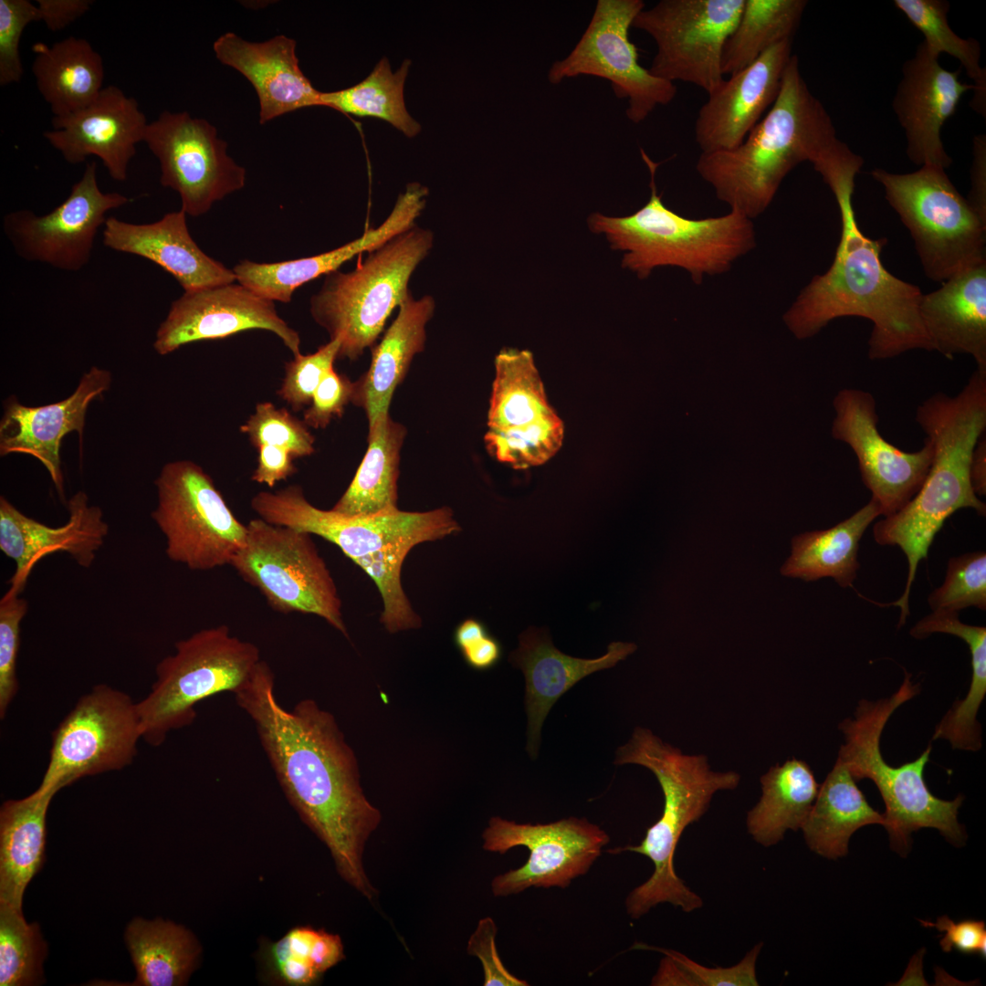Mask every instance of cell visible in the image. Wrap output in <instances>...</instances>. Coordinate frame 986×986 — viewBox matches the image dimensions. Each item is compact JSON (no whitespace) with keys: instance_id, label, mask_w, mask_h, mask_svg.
<instances>
[{"instance_id":"obj_17","label":"cell","mask_w":986,"mask_h":986,"mask_svg":"<svg viewBox=\"0 0 986 986\" xmlns=\"http://www.w3.org/2000/svg\"><path fill=\"white\" fill-rule=\"evenodd\" d=\"M482 839V847L488 852L505 854L516 846L530 852L520 867L493 878L495 897L519 894L530 887L566 888L590 870L610 841L601 827L576 817L533 824L494 816Z\"/></svg>"},{"instance_id":"obj_38","label":"cell","mask_w":986,"mask_h":986,"mask_svg":"<svg viewBox=\"0 0 986 986\" xmlns=\"http://www.w3.org/2000/svg\"><path fill=\"white\" fill-rule=\"evenodd\" d=\"M405 427L389 412L369 425L368 447L351 484L331 509L349 516L397 509V480Z\"/></svg>"},{"instance_id":"obj_28","label":"cell","mask_w":986,"mask_h":986,"mask_svg":"<svg viewBox=\"0 0 986 986\" xmlns=\"http://www.w3.org/2000/svg\"><path fill=\"white\" fill-rule=\"evenodd\" d=\"M297 43L283 35L249 42L226 33L213 45L216 58L240 72L254 87L259 101V122L303 108L323 106L316 89L299 68Z\"/></svg>"},{"instance_id":"obj_10","label":"cell","mask_w":986,"mask_h":986,"mask_svg":"<svg viewBox=\"0 0 986 986\" xmlns=\"http://www.w3.org/2000/svg\"><path fill=\"white\" fill-rule=\"evenodd\" d=\"M174 647L157 664L149 694L137 702L142 739L152 746L191 725L198 703L223 692L236 694L262 660L255 644L232 635L225 624L202 629Z\"/></svg>"},{"instance_id":"obj_18","label":"cell","mask_w":986,"mask_h":986,"mask_svg":"<svg viewBox=\"0 0 986 986\" xmlns=\"http://www.w3.org/2000/svg\"><path fill=\"white\" fill-rule=\"evenodd\" d=\"M143 142L159 161L162 185L179 194L187 215L205 214L245 185V168L227 155V143L206 120L164 110L148 123Z\"/></svg>"},{"instance_id":"obj_42","label":"cell","mask_w":986,"mask_h":986,"mask_svg":"<svg viewBox=\"0 0 986 986\" xmlns=\"http://www.w3.org/2000/svg\"><path fill=\"white\" fill-rule=\"evenodd\" d=\"M410 61L404 60L393 73L386 58L361 82L347 89L321 92L324 107L358 117H373L391 123L408 137L415 136L420 124L411 117L404 100V87Z\"/></svg>"},{"instance_id":"obj_32","label":"cell","mask_w":986,"mask_h":986,"mask_svg":"<svg viewBox=\"0 0 986 986\" xmlns=\"http://www.w3.org/2000/svg\"><path fill=\"white\" fill-rule=\"evenodd\" d=\"M435 302L432 296L414 299L410 293L382 340L372 352L369 369L354 383L351 402L362 407L369 425L389 405L396 387L405 377L414 356L422 352L426 341V325L432 319Z\"/></svg>"},{"instance_id":"obj_35","label":"cell","mask_w":986,"mask_h":986,"mask_svg":"<svg viewBox=\"0 0 986 986\" xmlns=\"http://www.w3.org/2000/svg\"><path fill=\"white\" fill-rule=\"evenodd\" d=\"M885 823L884 814L869 804L847 767L836 760L819 787L802 830L813 852L837 859L847 854L849 839L856 830Z\"/></svg>"},{"instance_id":"obj_43","label":"cell","mask_w":986,"mask_h":986,"mask_svg":"<svg viewBox=\"0 0 986 986\" xmlns=\"http://www.w3.org/2000/svg\"><path fill=\"white\" fill-rule=\"evenodd\" d=\"M894 5L924 36V44L934 55L947 53L960 61L968 77L973 80L974 97L971 107L979 113L986 112V70L980 65L981 46L975 39L958 36L949 26V4L944 0H895Z\"/></svg>"},{"instance_id":"obj_39","label":"cell","mask_w":986,"mask_h":986,"mask_svg":"<svg viewBox=\"0 0 986 986\" xmlns=\"http://www.w3.org/2000/svg\"><path fill=\"white\" fill-rule=\"evenodd\" d=\"M125 940L137 973L134 985H184L201 952L190 931L163 919L134 918L127 927Z\"/></svg>"},{"instance_id":"obj_15","label":"cell","mask_w":986,"mask_h":986,"mask_svg":"<svg viewBox=\"0 0 986 986\" xmlns=\"http://www.w3.org/2000/svg\"><path fill=\"white\" fill-rule=\"evenodd\" d=\"M645 8L642 0H598L585 31L570 54L552 63L548 80L557 85L581 75L602 78L614 95L627 100L626 117L644 121L657 107L677 95L675 83L653 76L639 64L629 29Z\"/></svg>"},{"instance_id":"obj_59","label":"cell","mask_w":986,"mask_h":986,"mask_svg":"<svg viewBox=\"0 0 986 986\" xmlns=\"http://www.w3.org/2000/svg\"><path fill=\"white\" fill-rule=\"evenodd\" d=\"M970 179L971 189L967 200L977 215L986 222V141L984 135L974 138Z\"/></svg>"},{"instance_id":"obj_23","label":"cell","mask_w":986,"mask_h":986,"mask_svg":"<svg viewBox=\"0 0 986 986\" xmlns=\"http://www.w3.org/2000/svg\"><path fill=\"white\" fill-rule=\"evenodd\" d=\"M938 56L921 42L902 68L893 109L905 131L907 154L917 165L943 169L952 163L941 140V129L973 84L960 80V70L944 68Z\"/></svg>"},{"instance_id":"obj_20","label":"cell","mask_w":986,"mask_h":986,"mask_svg":"<svg viewBox=\"0 0 986 986\" xmlns=\"http://www.w3.org/2000/svg\"><path fill=\"white\" fill-rule=\"evenodd\" d=\"M832 435L856 456L862 480L887 517L901 509L919 490L929 470L933 449L925 439L918 451L907 452L889 443L877 427L872 393L856 388L840 390L833 400Z\"/></svg>"},{"instance_id":"obj_4","label":"cell","mask_w":986,"mask_h":986,"mask_svg":"<svg viewBox=\"0 0 986 986\" xmlns=\"http://www.w3.org/2000/svg\"><path fill=\"white\" fill-rule=\"evenodd\" d=\"M251 508L267 522L320 536L340 548L376 584L383 602L381 623L391 634L422 624L402 587V566L409 551L460 530L447 507L349 516L313 506L298 485L260 491L252 498Z\"/></svg>"},{"instance_id":"obj_1","label":"cell","mask_w":986,"mask_h":986,"mask_svg":"<svg viewBox=\"0 0 986 986\" xmlns=\"http://www.w3.org/2000/svg\"><path fill=\"white\" fill-rule=\"evenodd\" d=\"M234 695L253 720L288 802L326 844L341 878L372 901L378 892L362 855L382 814L363 792L356 756L334 716L310 698L284 708L264 660Z\"/></svg>"},{"instance_id":"obj_62","label":"cell","mask_w":986,"mask_h":986,"mask_svg":"<svg viewBox=\"0 0 986 986\" xmlns=\"http://www.w3.org/2000/svg\"><path fill=\"white\" fill-rule=\"evenodd\" d=\"M488 635V631L481 621L468 618L457 625L455 630L454 640L457 648L462 651Z\"/></svg>"},{"instance_id":"obj_40","label":"cell","mask_w":986,"mask_h":986,"mask_svg":"<svg viewBox=\"0 0 986 986\" xmlns=\"http://www.w3.org/2000/svg\"><path fill=\"white\" fill-rule=\"evenodd\" d=\"M551 410L533 354L528 350H500L495 357L488 429L524 425Z\"/></svg>"},{"instance_id":"obj_58","label":"cell","mask_w":986,"mask_h":986,"mask_svg":"<svg viewBox=\"0 0 986 986\" xmlns=\"http://www.w3.org/2000/svg\"><path fill=\"white\" fill-rule=\"evenodd\" d=\"M90 0H37L39 20L53 32L64 29L88 12Z\"/></svg>"},{"instance_id":"obj_5","label":"cell","mask_w":986,"mask_h":986,"mask_svg":"<svg viewBox=\"0 0 986 986\" xmlns=\"http://www.w3.org/2000/svg\"><path fill=\"white\" fill-rule=\"evenodd\" d=\"M838 140L792 55L778 97L744 141L730 150L701 153L696 168L730 210L752 219L767 209L795 166L813 163Z\"/></svg>"},{"instance_id":"obj_14","label":"cell","mask_w":986,"mask_h":986,"mask_svg":"<svg viewBox=\"0 0 986 986\" xmlns=\"http://www.w3.org/2000/svg\"><path fill=\"white\" fill-rule=\"evenodd\" d=\"M142 738L137 703L119 689L97 685L53 731L37 791L56 794L83 777L123 769L133 761Z\"/></svg>"},{"instance_id":"obj_47","label":"cell","mask_w":986,"mask_h":986,"mask_svg":"<svg viewBox=\"0 0 986 986\" xmlns=\"http://www.w3.org/2000/svg\"><path fill=\"white\" fill-rule=\"evenodd\" d=\"M664 958L652 978L653 986H758L756 962L762 942L755 945L737 964L708 968L673 949L648 947Z\"/></svg>"},{"instance_id":"obj_6","label":"cell","mask_w":986,"mask_h":986,"mask_svg":"<svg viewBox=\"0 0 986 986\" xmlns=\"http://www.w3.org/2000/svg\"><path fill=\"white\" fill-rule=\"evenodd\" d=\"M614 763L648 769L658 781L664 795L662 814L647 828L639 844L607 850L610 854L637 853L648 857L654 865L651 876L626 897L628 916L640 918L662 903H669L687 913L699 909L703 906L702 898L676 873L677 845L685 829L706 813L714 794L736 789L740 775L733 771H715L707 756L684 754L641 727L635 728L628 742L617 749Z\"/></svg>"},{"instance_id":"obj_30","label":"cell","mask_w":986,"mask_h":986,"mask_svg":"<svg viewBox=\"0 0 986 986\" xmlns=\"http://www.w3.org/2000/svg\"><path fill=\"white\" fill-rule=\"evenodd\" d=\"M186 214L180 209L149 224H133L108 217L102 231L105 246L143 257L171 274L184 292L234 283L233 269L207 256L188 230Z\"/></svg>"},{"instance_id":"obj_51","label":"cell","mask_w":986,"mask_h":986,"mask_svg":"<svg viewBox=\"0 0 986 986\" xmlns=\"http://www.w3.org/2000/svg\"><path fill=\"white\" fill-rule=\"evenodd\" d=\"M340 346V340L333 339L313 353L294 356L285 365V376L277 394L294 411L310 404L323 375L333 367Z\"/></svg>"},{"instance_id":"obj_27","label":"cell","mask_w":986,"mask_h":986,"mask_svg":"<svg viewBox=\"0 0 986 986\" xmlns=\"http://www.w3.org/2000/svg\"><path fill=\"white\" fill-rule=\"evenodd\" d=\"M426 201L417 190L407 188L400 194L391 213L377 227L335 249L316 256L275 263L242 260L233 268L236 281L271 301L288 303L293 292L322 275L339 267L355 256L368 253L415 226Z\"/></svg>"},{"instance_id":"obj_61","label":"cell","mask_w":986,"mask_h":986,"mask_svg":"<svg viewBox=\"0 0 986 986\" xmlns=\"http://www.w3.org/2000/svg\"><path fill=\"white\" fill-rule=\"evenodd\" d=\"M971 488L978 497L986 495V436L983 434L977 441L971 454L970 464Z\"/></svg>"},{"instance_id":"obj_8","label":"cell","mask_w":986,"mask_h":986,"mask_svg":"<svg viewBox=\"0 0 986 986\" xmlns=\"http://www.w3.org/2000/svg\"><path fill=\"white\" fill-rule=\"evenodd\" d=\"M919 693L911 675L905 674L899 688L890 697L876 701H859L853 719L839 724L844 742L836 760L843 762L856 781L871 780L885 802V828L891 845L901 855L907 852L910 834L921 828H935L947 840L960 844L965 838L958 821L963 796L947 801L928 789L924 771L929 761L931 745L916 760L900 766L885 760L880 739L883 729L897 708Z\"/></svg>"},{"instance_id":"obj_16","label":"cell","mask_w":986,"mask_h":986,"mask_svg":"<svg viewBox=\"0 0 986 986\" xmlns=\"http://www.w3.org/2000/svg\"><path fill=\"white\" fill-rule=\"evenodd\" d=\"M743 5L744 0H661L644 8L633 27L647 33L656 45L650 73L711 93L724 79V45Z\"/></svg>"},{"instance_id":"obj_29","label":"cell","mask_w":986,"mask_h":986,"mask_svg":"<svg viewBox=\"0 0 986 986\" xmlns=\"http://www.w3.org/2000/svg\"><path fill=\"white\" fill-rule=\"evenodd\" d=\"M519 640V647L509 655V661L525 677L526 749L534 760L539 752L543 721L554 703L583 677L625 659L636 650V645L613 642L601 657L582 659L558 650L544 629L530 627Z\"/></svg>"},{"instance_id":"obj_57","label":"cell","mask_w":986,"mask_h":986,"mask_svg":"<svg viewBox=\"0 0 986 986\" xmlns=\"http://www.w3.org/2000/svg\"><path fill=\"white\" fill-rule=\"evenodd\" d=\"M257 449V466L252 474L253 481L273 488L297 471L294 456L288 450L269 445H262Z\"/></svg>"},{"instance_id":"obj_31","label":"cell","mask_w":986,"mask_h":986,"mask_svg":"<svg viewBox=\"0 0 986 986\" xmlns=\"http://www.w3.org/2000/svg\"><path fill=\"white\" fill-rule=\"evenodd\" d=\"M919 314L933 351L948 359L970 355L986 372V261L923 294Z\"/></svg>"},{"instance_id":"obj_3","label":"cell","mask_w":986,"mask_h":986,"mask_svg":"<svg viewBox=\"0 0 986 986\" xmlns=\"http://www.w3.org/2000/svg\"><path fill=\"white\" fill-rule=\"evenodd\" d=\"M915 418L932 446L929 470L917 494L873 528L878 544L897 545L907 559L904 593L888 603L901 610L898 627L909 614V593L918 563L927 558L945 520L964 508L986 514V505L974 493L970 479L971 454L986 429V372L976 369L954 396L932 394L918 406Z\"/></svg>"},{"instance_id":"obj_24","label":"cell","mask_w":986,"mask_h":986,"mask_svg":"<svg viewBox=\"0 0 986 986\" xmlns=\"http://www.w3.org/2000/svg\"><path fill=\"white\" fill-rule=\"evenodd\" d=\"M792 56V39L781 41L708 94L695 121L701 153L730 150L744 141L778 97Z\"/></svg>"},{"instance_id":"obj_45","label":"cell","mask_w":986,"mask_h":986,"mask_svg":"<svg viewBox=\"0 0 986 986\" xmlns=\"http://www.w3.org/2000/svg\"><path fill=\"white\" fill-rule=\"evenodd\" d=\"M564 425L554 410L524 425L488 429L485 446L501 463L516 469L543 465L561 449Z\"/></svg>"},{"instance_id":"obj_46","label":"cell","mask_w":986,"mask_h":986,"mask_svg":"<svg viewBox=\"0 0 986 986\" xmlns=\"http://www.w3.org/2000/svg\"><path fill=\"white\" fill-rule=\"evenodd\" d=\"M47 946L38 926L22 909L0 903V985H35L42 977Z\"/></svg>"},{"instance_id":"obj_13","label":"cell","mask_w":986,"mask_h":986,"mask_svg":"<svg viewBox=\"0 0 986 986\" xmlns=\"http://www.w3.org/2000/svg\"><path fill=\"white\" fill-rule=\"evenodd\" d=\"M230 565L274 610L315 614L348 637L335 582L311 534L253 519Z\"/></svg>"},{"instance_id":"obj_2","label":"cell","mask_w":986,"mask_h":986,"mask_svg":"<svg viewBox=\"0 0 986 986\" xmlns=\"http://www.w3.org/2000/svg\"><path fill=\"white\" fill-rule=\"evenodd\" d=\"M863 163L839 142L812 163L835 197L840 240L828 270L813 278L784 313L783 321L802 340L838 318L867 319L873 325L868 340L871 360L890 359L912 350L932 351L919 314L920 288L885 267L880 256L886 239L867 237L857 224L853 194Z\"/></svg>"},{"instance_id":"obj_19","label":"cell","mask_w":986,"mask_h":986,"mask_svg":"<svg viewBox=\"0 0 986 986\" xmlns=\"http://www.w3.org/2000/svg\"><path fill=\"white\" fill-rule=\"evenodd\" d=\"M130 202L117 193H104L97 181L96 162L88 163L68 197L42 215L20 209L3 218V231L16 254L26 261L76 272L89 262L99 229L107 214Z\"/></svg>"},{"instance_id":"obj_49","label":"cell","mask_w":986,"mask_h":986,"mask_svg":"<svg viewBox=\"0 0 986 986\" xmlns=\"http://www.w3.org/2000/svg\"><path fill=\"white\" fill-rule=\"evenodd\" d=\"M240 431L257 448L262 445L278 446L294 458L310 456L315 451V438L308 425L286 408H278L270 402L258 403Z\"/></svg>"},{"instance_id":"obj_36","label":"cell","mask_w":986,"mask_h":986,"mask_svg":"<svg viewBox=\"0 0 986 986\" xmlns=\"http://www.w3.org/2000/svg\"><path fill=\"white\" fill-rule=\"evenodd\" d=\"M878 516H881L880 508L871 498L832 528L794 536L791 555L781 566V573L806 582L830 577L843 588L852 586L859 570V541Z\"/></svg>"},{"instance_id":"obj_37","label":"cell","mask_w":986,"mask_h":986,"mask_svg":"<svg viewBox=\"0 0 986 986\" xmlns=\"http://www.w3.org/2000/svg\"><path fill=\"white\" fill-rule=\"evenodd\" d=\"M760 781L761 796L748 812L746 825L757 844L770 847L788 830L802 829L820 785L808 763L794 758L771 767Z\"/></svg>"},{"instance_id":"obj_12","label":"cell","mask_w":986,"mask_h":986,"mask_svg":"<svg viewBox=\"0 0 986 986\" xmlns=\"http://www.w3.org/2000/svg\"><path fill=\"white\" fill-rule=\"evenodd\" d=\"M152 519L165 538L167 557L192 571L230 565L244 547L246 524L234 515L214 480L191 460L165 464L154 481Z\"/></svg>"},{"instance_id":"obj_48","label":"cell","mask_w":986,"mask_h":986,"mask_svg":"<svg viewBox=\"0 0 986 986\" xmlns=\"http://www.w3.org/2000/svg\"><path fill=\"white\" fill-rule=\"evenodd\" d=\"M933 612H958L967 607L986 609V553L976 551L948 561L942 585L928 598Z\"/></svg>"},{"instance_id":"obj_52","label":"cell","mask_w":986,"mask_h":986,"mask_svg":"<svg viewBox=\"0 0 986 986\" xmlns=\"http://www.w3.org/2000/svg\"><path fill=\"white\" fill-rule=\"evenodd\" d=\"M39 20L37 4L28 0H0V85L19 83L23 66L19 44L26 26Z\"/></svg>"},{"instance_id":"obj_54","label":"cell","mask_w":986,"mask_h":986,"mask_svg":"<svg viewBox=\"0 0 986 986\" xmlns=\"http://www.w3.org/2000/svg\"><path fill=\"white\" fill-rule=\"evenodd\" d=\"M354 383L339 374L334 367L322 377L316 388L303 422L315 429L325 428L335 417H341L345 405L351 402Z\"/></svg>"},{"instance_id":"obj_53","label":"cell","mask_w":986,"mask_h":986,"mask_svg":"<svg viewBox=\"0 0 986 986\" xmlns=\"http://www.w3.org/2000/svg\"><path fill=\"white\" fill-rule=\"evenodd\" d=\"M265 977L269 982L289 986H309L318 982L320 974L313 965L310 953L290 944L284 937L262 945Z\"/></svg>"},{"instance_id":"obj_34","label":"cell","mask_w":986,"mask_h":986,"mask_svg":"<svg viewBox=\"0 0 986 986\" xmlns=\"http://www.w3.org/2000/svg\"><path fill=\"white\" fill-rule=\"evenodd\" d=\"M55 794L35 791L0 810V903L22 909L26 886L44 861L46 819Z\"/></svg>"},{"instance_id":"obj_25","label":"cell","mask_w":986,"mask_h":986,"mask_svg":"<svg viewBox=\"0 0 986 986\" xmlns=\"http://www.w3.org/2000/svg\"><path fill=\"white\" fill-rule=\"evenodd\" d=\"M68 519L59 527L32 519L0 497V550L16 563L10 587L21 593L36 566L55 552L68 553L79 566L89 568L109 533L100 508L89 505L84 491L67 503Z\"/></svg>"},{"instance_id":"obj_50","label":"cell","mask_w":986,"mask_h":986,"mask_svg":"<svg viewBox=\"0 0 986 986\" xmlns=\"http://www.w3.org/2000/svg\"><path fill=\"white\" fill-rule=\"evenodd\" d=\"M9 588L0 600V718L4 719L19 688L16 665L20 646V624L28 603Z\"/></svg>"},{"instance_id":"obj_7","label":"cell","mask_w":986,"mask_h":986,"mask_svg":"<svg viewBox=\"0 0 986 986\" xmlns=\"http://www.w3.org/2000/svg\"><path fill=\"white\" fill-rule=\"evenodd\" d=\"M640 152L650 173L647 203L625 216L593 213L588 217L591 231L603 234L613 249L625 252L624 268L645 278L656 267H677L700 284L705 275L728 271L735 260L755 247L751 219L735 210L718 217L691 219L666 207L655 182L659 163L643 149Z\"/></svg>"},{"instance_id":"obj_55","label":"cell","mask_w":986,"mask_h":986,"mask_svg":"<svg viewBox=\"0 0 986 986\" xmlns=\"http://www.w3.org/2000/svg\"><path fill=\"white\" fill-rule=\"evenodd\" d=\"M497 926L490 917L481 918L470 936L467 951L481 962L485 986H528L527 981L510 973L500 960L497 946Z\"/></svg>"},{"instance_id":"obj_56","label":"cell","mask_w":986,"mask_h":986,"mask_svg":"<svg viewBox=\"0 0 986 986\" xmlns=\"http://www.w3.org/2000/svg\"><path fill=\"white\" fill-rule=\"evenodd\" d=\"M924 927H934L943 932L939 945L943 951L956 949L965 954L986 955V926L981 920H962L955 922L948 916L937 918L936 922L919 920Z\"/></svg>"},{"instance_id":"obj_11","label":"cell","mask_w":986,"mask_h":986,"mask_svg":"<svg viewBox=\"0 0 986 986\" xmlns=\"http://www.w3.org/2000/svg\"><path fill=\"white\" fill-rule=\"evenodd\" d=\"M915 242L925 275L944 282L986 261V222L956 189L945 169L908 173L871 171Z\"/></svg>"},{"instance_id":"obj_21","label":"cell","mask_w":986,"mask_h":986,"mask_svg":"<svg viewBox=\"0 0 986 986\" xmlns=\"http://www.w3.org/2000/svg\"><path fill=\"white\" fill-rule=\"evenodd\" d=\"M255 329L275 333L293 356L300 353L298 331L279 317L274 301L239 283L184 292L172 303L160 324L153 348L158 354L167 355L192 342Z\"/></svg>"},{"instance_id":"obj_26","label":"cell","mask_w":986,"mask_h":986,"mask_svg":"<svg viewBox=\"0 0 986 986\" xmlns=\"http://www.w3.org/2000/svg\"><path fill=\"white\" fill-rule=\"evenodd\" d=\"M111 373L92 366L81 377L67 398L41 406L24 405L10 396L4 403L0 422V455L26 454L39 460L47 470L56 489L65 501L60 446L73 431L82 438L89 404L109 390Z\"/></svg>"},{"instance_id":"obj_22","label":"cell","mask_w":986,"mask_h":986,"mask_svg":"<svg viewBox=\"0 0 986 986\" xmlns=\"http://www.w3.org/2000/svg\"><path fill=\"white\" fill-rule=\"evenodd\" d=\"M53 130L43 136L70 164L100 158L110 176L127 179L136 145L144 141L148 121L137 100L110 85L85 108L52 118Z\"/></svg>"},{"instance_id":"obj_9","label":"cell","mask_w":986,"mask_h":986,"mask_svg":"<svg viewBox=\"0 0 986 986\" xmlns=\"http://www.w3.org/2000/svg\"><path fill=\"white\" fill-rule=\"evenodd\" d=\"M433 245V232L414 226L368 252L353 270L326 275L309 310L330 340H340L338 358L356 360L375 344Z\"/></svg>"},{"instance_id":"obj_33","label":"cell","mask_w":986,"mask_h":986,"mask_svg":"<svg viewBox=\"0 0 986 986\" xmlns=\"http://www.w3.org/2000/svg\"><path fill=\"white\" fill-rule=\"evenodd\" d=\"M32 51V73L54 117L85 108L102 90L103 60L87 39L68 37L51 46L37 42Z\"/></svg>"},{"instance_id":"obj_44","label":"cell","mask_w":986,"mask_h":986,"mask_svg":"<svg viewBox=\"0 0 986 986\" xmlns=\"http://www.w3.org/2000/svg\"><path fill=\"white\" fill-rule=\"evenodd\" d=\"M953 634L970 648V688L966 697L956 700L936 726L932 740H946L954 750L977 751L982 744L977 714L986 695V628L961 623L956 625Z\"/></svg>"},{"instance_id":"obj_60","label":"cell","mask_w":986,"mask_h":986,"mask_svg":"<svg viewBox=\"0 0 986 986\" xmlns=\"http://www.w3.org/2000/svg\"><path fill=\"white\" fill-rule=\"evenodd\" d=\"M466 663L476 670H488L495 666L502 656L499 641L488 635L461 651Z\"/></svg>"},{"instance_id":"obj_41","label":"cell","mask_w":986,"mask_h":986,"mask_svg":"<svg viewBox=\"0 0 986 986\" xmlns=\"http://www.w3.org/2000/svg\"><path fill=\"white\" fill-rule=\"evenodd\" d=\"M805 0H744L738 23L724 45L723 75L745 68L772 46L792 39Z\"/></svg>"}]
</instances>
